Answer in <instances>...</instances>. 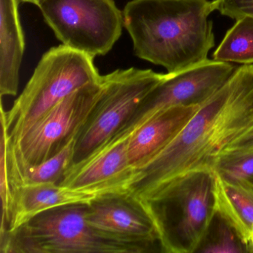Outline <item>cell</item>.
Masks as SVG:
<instances>
[{
	"instance_id": "obj_1",
	"label": "cell",
	"mask_w": 253,
	"mask_h": 253,
	"mask_svg": "<svg viewBox=\"0 0 253 253\" xmlns=\"http://www.w3.org/2000/svg\"><path fill=\"white\" fill-rule=\"evenodd\" d=\"M253 126V65L246 64L235 69L165 149L135 170L128 194L149 201L176 177L214 170L222 152Z\"/></svg>"
},
{
	"instance_id": "obj_2",
	"label": "cell",
	"mask_w": 253,
	"mask_h": 253,
	"mask_svg": "<svg viewBox=\"0 0 253 253\" xmlns=\"http://www.w3.org/2000/svg\"><path fill=\"white\" fill-rule=\"evenodd\" d=\"M213 11L209 0H131L123 14L135 55L175 73L208 59Z\"/></svg>"
},
{
	"instance_id": "obj_3",
	"label": "cell",
	"mask_w": 253,
	"mask_h": 253,
	"mask_svg": "<svg viewBox=\"0 0 253 253\" xmlns=\"http://www.w3.org/2000/svg\"><path fill=\"white\" fill-rule=\"evenodd\" d=\"M88 204L47 210L13 232L0 235L2 253H146L140 246L93 227Z\"/></svg>"
},
{
	"instance_id": "obj_4",
	"label": "cell",
	"mask_w": 253,
	"mask_h": 253,
	"mask_svg": "<svg viewBox=\"0 0 253 253\" xmlns=\"http://www.w3.org/2000/svg\"><path fill=\"white\" fill-rule=\"evenodd\" d=\"M94 58L63 44L42 55L11 109L5 111L1 104L0 118L6 124L9 144L65 97L101 79Z\"/></svg>"
},
{
	"instance_id": "obj_5",
	"label": "cell",
	"mask_w": 253,
	"mask_h": 253,
	"mask_svg": "<svg viewBox=\"0 0 253 253\" xmlns=\"http://www.w3.org/2000/svg\"><path fill=\"white\" fill-rule=\"evenodd\" d=\"M215 172L194 170L171 180L149 201L155 208L163 253L198 251L215 215Z\"/></svg>"
},
{
	"instance_id": "obj_6",
	"label": "cell",
	"mask_w": 253,
	"mask_h": 253,
	"mask_svg": "<svg viewBox=\"0 0 253 253\" xmlns=\"http://www.w3.org/2000/svg\"><path fill=\"white\" fill-rule=\"evenodd\" d=\"M104 87V75H102L100 81L79 88L57 103L15 143H8L9 174L43 162L78 135L101 97Z\"/></svg>"
},
{
	"instance_id": "obj_7",
	"label": "cell",
	"mask_w": 253,
	"mask_h": 253,
	"mask_svg": "<svg viewBox=\"0 0 253 253\" xmlns=\"http://www.w3.org/2000/svg\"><path fill=\"white\" fill-rule=\"evenodd\" d=\"M167 77L134 67L104 75L101 97L78 134L74 163L84 159L124 128L145 97Z\"/></svg>"
},
{
	"instance_id": "obj_8",
	"label": "cell",
	"mask_w": 253,
	"mask_h": 253,
	"mask_svg": "<svg viewBox=\"0 0 253 253\" xmlns=\"http://www.w3.org/2000/svg\"><path fill=\"white\" fill-rule=\"evenodd\" d=\"M45 23L66 46L105 56L122 35L124 14L114 0H41Z\"/></svg>"
},
{
	"instance_id": "obj_9",
	"label": "cell",
	"mask_w": 253,
	"mask_h": 253,
	"mask_svg": "<svg viewBox=\"0 0 253 253\" xmlns=\"http://www.w3.org/2000/svg\"><path fill=\"white\" fill-rule=\"evenodd\" d=\"M235 70L230 63L207 59L184 70L167 74L123 128L132 133L158 112L172 106H202Z\"/></svg>"
},
{
	"instance_id": "obj_10",
	"label": "cell",
	"mask_w": 253,
	"mask_h": 253,
	"mask_svg": "<svg viewBox=\"0 0 253 253\" xmlns=\"http://www.w3.org/2000/svg\"><path fill=\"white\" fill-rule=\"evenodd\" d=\"M86 220L99 230L140 246L146 253L161 247V229L151 203L130 194L106 195L87 206Z\"/></svg>"
},
{
	"instance_id": "obj_11",
	"label": "cell",
	"mask_w": 253,
	"mask_h": 253,
	"mask_svg": "<svg viewBox=\"0 0 253 253\" xmlns=\"http://www.w3.org/2000/svg\"><path fill=\"white\" fill-rule=\"evenodd\" d=\"M131 134L120 130L84 159L72 164L59 184L104 196L128 193L135 176L128 155Z\"/></svg>"
},
{
	"instance_id": "obj_12",
	"label": "cell",
	"mask_w": 253,
	"mask_h": 253,
	"mask_svg": "<svg viewBox=\"0 0 253 253\" xmlns=\"http://www.w3.org/2000/svg\"><path fill=\"white\" fill-rule=\"evenodd\" d=\"M103 196L99 192L75 190L55 183L16 186L13 191L9 223L0 235L16 230L47 210L70 204H90Z\"/></svg>"
},
{
	"instance_id": "obj_13",
	"label": "cell",
	"mask_w": 253,
	"mask_h": 253,
	"mask_svg": "<svg viewBox=\"0 0 253 253\" xmlns=\"http://www.w3.org/2000/svg\"><path fill=\"white\" fill-rule=\"evenodd\" d=\"M200 106H172L164 109L146 121L130 137L129 163L138 169L165 149L183 129Z\"/></svg>"
},
{
	"instance_id": "obj_14",
	"label": "cell",
	"mask_w": 253,
	"mask_h": 253,
	"mask_svg": "<svg viewBox=\"0 0 253 253\" xmlns=\"http://www.w3.org/2000/svg\"><path fill=\"white\" fill-rule=\"evenodd\" d=\"M20 0H0V94L16 96L26 42L19 14Z\"/></svg>"
},
{
	"instance_id": "obj_15",
	"label": "cell",
	"mask_w": 253,
	"mask_h": 253,
	"mask_svg": "<svg viewBox=\"0 0 253 253\" xmlns=\"http://www.w3.org/2000/svg\"><path fill=\"white\" fill-rule=\"evenodd\" d=\"M214 195L216 213L246 246L253 225V183L227 181L215 172Z\"/></svg>"
},
{
	"instance_id": "obj_16",
	"label": "cell",
	"mask_w": 253,
	"mask_h": 253,
	"mask_svg": "<svg viewBox=\"0 0 253 253\" xmlns=\"http://www.w3.org/2000/svg\"><path fill=\"white\" fill-rule=\"evenodd\" d=\"M78 135L69 140L58 152L43 162L29 166L10 174L14 191L20 185L60 183L68 169L74 163Z\"/></svg>"
},
{
	"instance_id": "obj_17",
	"label": "cell",
	"mask_w": 253,
	"mask_h": 253,
	"mask_svg": "<svg viewBox=\"0 0 253 253\" xmlns=\"http://www.w3.org/2000/svg\"><path fill=\"white\" fill-rule=\"evenodd\" d=\"M212 57L213 60L226 63H253V18L246 17L237 20Z\"/></svg>"
},
{
	"instance_id": "obj_18",
	"label": "cell",
	"mask_w": 253,
	"mask_h": 253,
	"mask_svg": "<svg viewBox=\"0 0 253 253\" xmlns=\"http://www.w3.org/2000/svg\"><path fill=\"white\" fill-rule=\"evenodd\" d=\"M197 252L240 253L247 252V250L235 231L215 213L208 232Z\"/></svg>"
},
{
	"instance_id": "obj_19",
	"label": "cell",
	"mask_w": 253,
	"mask_h": 253,
	"mask_svg": "<svg viewBox=\"0 0 253 253\" xmlns=\"http://www.w3.org/2000/svg\"><path fill=\"white\" fill-rule=\"evenodd\" d=\"M1 121V140H0V195L2 200V220L0 233L3 232L9 223L10 214L12 205L13 191L10 179L9 169L7 159L8 132L6 124L2 119Z\"/></svg>"
},
{
	"instance_id": "obj_20",
	"label": "cell",
	"mask_w": 253,
	"mask_h": 253,
	"mask_svg": "<svg viewBox=\"0 0 253 253\" xmlns=\"http://www.w3.org/2000/svg\"><path fill=\"white\" fill-rule=\"evenodd\" d=\"M214 171L227 181L253 183V152L219 157Z\"/></svg>"
},
{
	"instance_id": "obj_21",
	"label": "cell",
	"mask_w": 253,
	"mask_h": 253,
	"mask_svg": "<svg viewBox=\"0 0 253 253\" xmlns=\"http://www.w3.org/2000/svg\"><path fill=\"white\" fill-rule=\"evenodd\" d=\"M212 4L214 11L229 18H253V0H213Z\"/></svg>"
},
{
	"instance_id": "obj_22",
	"label": "cell",
	"mask_w": 253,
	"mask_h": 253,
	"mask_svg": "<svg viewBox=\"0 0 253 253\" xmlns=\"http://www.w3.org/2000/svg\"><path fill=\"white\" fill-rule=\"evenodd\" d=\"M253 152V126L230 143L220 156L244 155ZM218 157V158H219Z\"/></svg>"
},
{
	"instance_id": "obj_23",
	"label": "cell",
	"mask_w": 253,
	"mask_h": 253,
	"mask_svg": "<svg viewBox=\"0 0 253 253\" xmlns=\"http://www.w3.org/2000/svg\"><path fill=\"white\" fill-rule=\"evenodd\" d=\"M245 247L247 252L253 253V225L250 228V234Z\"/></svg>"
},
{
	"instance_id": "obj_24",
	"label": "cell",
	"mask_w": 253,
	"mask_h": 253,
	"mask_svg": "<svg viewBox=\"0 0 253 253\" xmlns=\"http://www.w3.org/2000/svg\"><path fill=\"white\" fill-rule=\"evenodd\" d=\"M20 2H27V3L34 4V5H38L41 2V0H20Z\"/></svg>"
}]
</instances>
